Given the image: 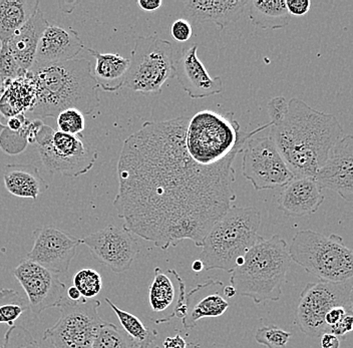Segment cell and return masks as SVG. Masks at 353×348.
<instances>
[{
	"instance_id": "1",
	"label": "cell",
	"mask_w": 353,
	"mask_h": 348,
	"mask_svg": "<svg viewBox=\"0 0 353 348\" xmlns=\"http://www.w3.org/2000/svg\"><path fill=\"white\" fill-rule=\"evenodd\" d=\"M189 116L145 122L128 136L118 163L114 206L132 234L167 250L184 240L202 247L236 200L233 164L242 149L202 166L185 145Z\"/></svg>"
},
{
	"instance_id": "2",
	"label": "cell",
	"mask_w": 353,
	"mask_h": 348,
	"mask_svg": "<svg viewBox=\"0 0 353 348\" xmlns=\"http://www.w3.org/2000/svg\"><path fill=\"white\" fill-rule=\"evenodd\" d=\"M270 136L294 177L314 178L344 136L336 116L317 111L300 99L269 101Z\"/></svg>"
},
{
	"instance_id": "3",
	"label": "cell",
	"mask_w": 353,
	"mask_h": 348,
	"mask_svg": "<svg viewBox=\"0 0 353 348\" xmlns=\"http://www.w3.org/2000/svg\"><path fill=\"white\" fill-rule=\"evenodd\" d=\"M30 72L37 87V100L28 112L33 116L57 118L68 109L79 110L88 116L99 107V88L88 59L33 65Z\"/></svg>"
},
{
	"instance_id": "4",
	"label": "cell",
	"mask_w": 353,
	"mask_h": 348,
	"mask_svg": "<svg viewBox=\"0 0 353 348\" xmlns=\"http://www.w3.org/2000/svg\"><path fill=\"white\" fill-rule=\"evenodd\" d=\"M290 264L285 240L279 235L262 238L245 254L244 263L231 273V285L257 305L280 300Z\"/></svg>"
},
{
	"instance_id": "5",
	"label": "cell",
	"mask_w": 353,
	"mask_h": 348,
	"mask_svg": "<svg viewBox=\"0 0 353 348\" xmlns=\"http://www.w3.org/2000/svg\"><path fill=\"white\" fill-rule=\"evenodd\" d=\"M261 213L254 207L232 206L205 237L201 261L204 269L232 273L236 262L262 237L258 234Z\"/></svg>"
},
{
	"instance_id": "6",
	"label": "cell",
	"mask_w": 353,
	"mask_h": 348,
	"mask_svg": "<svg viewBox=\"0 0 353 348\" xmlns=\"http://www.w3.org/2000/svg\"><path fill=\"white\" fill-rule=\"evenodd\" d=\"M270 127V123L244 133L232 112H199L190 118L185 133V145L190 157L202 166L222 162L235 150L242 149L250 136Z\"/></svg>"
},
{
	"instance_id": "7",
	"label": "cell",
	"mask_w": 353,
	"mask_h": 348,
	"mask_svg": "<svg viewBox=\"0 0 353 348\" xmlns=\"http://www.w3.org/2000/svg\"><path fill=\"white\" fill-rule=\"evenodd\" d=\"M288 252L291 261L319 280L339 283L352 279V250L339 235L299 231L293 237Z\"/></svg>"
},
{
	"instance_id": "8",
	"label": "cell",
	"mask_w": 353,
	"mask_h": 348,
	"mask_svg": "<svg viewBox=\"0 0 353 348\" xmlns=\"http://www.w3.org/2000/svg\"><path fill=\"white\" fill-rule=\"evenodd\" d=\"M123 87L143 94H160L165 81L175 76V50L156 35L134 41Z\"/></svg>"
},
{
	"instance_id": "9",
	"label": "cell",
	"mask_w": 353,
	"mask_h": 348,
	"mask_svg": "<svg viewBox=\"0 0 353 348\" xmlns=\"http://www.w3.org/2000/svg\"><path fill=\"white\" fill-rule=\"evenodd\" d=\"M34 145L46 169L65 177L85 175L98 158V153L90 149L83 136L54 131L46 124L37 132Z\"/></svg>"
},
{
	"instance_id": "10",
	"label": "cell",
	"mask_w": 353,
	"mask_h": 348,
	"mask_svg": "<svg viewBox=\"0 0 353 348\" xmlns=\"http://www.w3.org/2000/svg\"><path fill=\"white\" fill-rule=\"evenodd\" d=\"M98 299L68 298L59 306L61 316L52 327L44 330L43 339L54 348H92L99 328L105 323L99 314Z\"/></svg>"
},
{
	"instance_id": "11",
	"label": "cell",
	"mask_w": 353,
	"mask_h": 348,
	"mask_svg": "<svg viewBox=\"0 0 353 348\" xmlns=\"http://www.w3.org/2000/svg\"><path fill=\"white\" fill-rule=\"evenodd\" d=\"M352 280L310 282L301 292L295 311L294 325L310 337H320L328 331L325 316L336 306L352 308Z\"/></svg>"
},
{
	"instance_id": "12",
	"label": "cell",
	"mask_w": 353,
	"mask_h": 348,
	"mask_svg": "<svg viewBox=\"0 0 353 348\" xmlns=\"http://www.w3.org/2000/svg\"><path fill=\"white\" fill-rule=\"evenodd\" d=\"M242 153L243 176L257 192L281 189L294 178L269 136H250Z\"/></svg>"
},
{
	"instance_id": "13",
	"label": "cell",
	"mask_w": 353,
	"mask_h": 348,
	"mask_svg": "<svg viewBox=\"0 0 353 348\" xmlns=\"http://www.w3.org/2000/svg\"><path fill=\"white\" fill-rule=\"evenodd\" d=\"M97 261L112 272L123 273L132 267L140 252L136 238L125 227L108 225L81 239Z\"/></svg>"
},
{
	"instance_id": "14",
	"label": "cell",
	"mask_w": 353,
	"mask_h": 348,
	"mask_svg": "<svg viewBox=\"0 0 353 348\" xmlns=\"http://www.w3.org/2000/svg\"><path fill=\"white\" fill-rule=\"evenodd\" d=\"M13 276L26 291L30 309L34 314L59 307L65 300V284L61 281L59 275L30 260L21 262L13 269Z\"/></svg>"
},
{
	"instance_id": "15",
	"label": "cell",
	"mask_w": 353,
	"mask_h": 348,
	"mask_svg": "<svg viewBox=\"0 0 353 348\" xmlns=\"http://www.w3.org/2000/svg\"><path fill=\"white\" fill-rule=\"evenodd\" d=\"M32 249L26 259L43 266L57 274H65L76 256L81 239L52 226H43L33 231Z\"/></svg>"
},
{
	"instance_id": "16",
	"label": "cell",
	"mask_w": 353,
	"mask_h": 348,
	"mask_svg": "<svg viewBox=\"0 0 353 348\" xmlns=\"http://www.w3.org/2000/svg\"><path fill=\"white\" fill-rule=\"evenodd\" d=\"M186 284L176 270L154 268V278L149 288L152 320L156 325L168 323L186 315Z\"/></svg>"
},
{
	"instance_id": "17",
	"label": "cell",
	"mask_w": 353,
	"mask_h": 348,
	"mask_svg": "<svg viewBox=\"0 0 353 348\" xmlns=\"http://www.w3.org/2000/svg\"><path fill=\"white\" fill-rule=\"evenodd\" d=\"M320 188L334 191L347 203L353 201V136L344 135L331 150L315 175Z\"/></svg>"
},
{
	"instance_id": "18",
	"label": "cell",
	"mask_w": 353,
	"mask_h": 348,
	"mask_svg": "<svg viewBox=\"0 0 353 348\" xmlns=\"http://www.w3.org/2000/svg\"><path fill=\"white\" fill-rule=\"evenodd\" d=\"M174 68L176 81L193 100L208 98L223 92L221 76L212 78L199 59L197 43L183 50Z\"/></svg>"
},
{
	"instance_id": "19",
	"label": "cell",
	"mask_w": 353,
	"mask_h": 348,
	"mask_svg": "<svg viewBox=\"0 0 353 348\" xmlns=\"http://www.w3.org/2000/svg\"><path fill=\"white\" fill-rule=\"evenodd\" d=\"M222 281L208 279L186 295V315L182 319L186 329L196 327L203 318H214L225 314L229 303L224 296Z\"/></svg>"
},
{
	"instance_id": "20",
	"label": "cell",
	"mask_w": 353,
	"mask_h": 348,
	"mask_svg": "<svg viewBox=\"0 0 353 348\" xmlns=\"http://www.w3.org/2000/svg\"><path fill=\"white\" fill-rule=\"evenodd\" d=\"M85 48L77 32L70 26L48 24L37 46L34 65H46L76 59Z\"/></svg>"
},
{
	"instance_id": "21",
	"label": "cell",
	"mask_w": 353,
	"mask_h": 348,
	"mask_svg": "<svg viewBox=\"0 0 353 348\" xmlns=\"http://www.w3.org/2000/svg\"><path fill=\"white\" fill-rule=\"evenodd\" d=\"M324 201L322 189L314 178L294 177L282 187L277 198L280 210L287 217H307L316 213Z\"/></svg>"
},
{
	"instance_id": "22",
	"label": "cell",
	"mask_w": 353,
	"mask_h": 348,
	"mask_svg": "<svg viewBox=\"0 0 353 348\" xmlns=\"http://www.w3.org/2000/svg\"><path fill=\"white\" fill-rule=\"evenodd\" d=\"M248 4L249 0H187L182 14L190 23H212L222 32L239 21Z\"/></svg>"
},
{
	"instance_id": "23",
	"label": "cell",
	"mask_w": 353,
	"mask_h": 348,
	"mask_svg": "<svg viewBox=\"0 0 353 348\" xmlns=\"http://www.w3.org/2000/svg\"><path fill=\"white\" fill-rule=\"evenodd\" d=\"M43 12L37 10L32 19L8 39L6 45L22 72L32 70L41 35L48 26Z\"/></svg>"
},
{
	"instance_id": "24",
	"label": "cell",
	"mask_w": 353,
	"mask_h": 348,
	"mask_svg": "<svg viewBox=\"0 0 353 348\" xmlns=\"http://www.w3.org/2000/svg\"><path fill=\"white\" fill-rule=\"evenodd\" d=\"M3 180L11 195L33 201L50 188L39 170L30 164L8 165L4 168Z\"/></svg>"
},
{
	"instance_id": "25",
	"label": "cell",
	"mask_w": 353,
	"mask_h": 348,
	"mask_svg": "<svg viewBox=\"0 0 353 348\" xmlns=\"http://www.w3.org/2000/svg\"><path fill=\"white\" fill-rule=\"evenodd\" d=\"M35 100L37 87L32 72L28 70L4 88L0 96V114L8 119L26 114L32 109Z\"/></svg>"
},
{
	"instance_id": "26",
	"label": "cell",
	"mask_w": 353,
	"mask_h": 348,
	"mask_svg": "<svg viewBox=\"0 0 353 348\" xmlns=\"http://www.w3.org/2000/svg\"><path fill=\"white\" fill-rule=\"evenodd\" d=\"M96 59L94 76L99 90L114 92L123 87L125 74L130 65V59L119 54H101L90 48H85Z\"/></svg>"
},
{
	"instance_id": "27",
	"label": "cell",
	"mask_w": 353,
	"mask_h": 348,
	"mask_svg": "<svg viewBox=\"0 0 353 348\" xmlns=\"http://www.w3.org/2000/svg\"><path fill=\"white\" fill-rule=\"evenodd\" d=\"M37 0H0V43H8L39 10Z\"/></svg>"
},
{
	"instance_id": "28",
	"label": "cell",
	"mask_w": 353,
	"mask_h": 348,
	"mask_svg": "<svg viewBox=\"0 0 353 348\" xmlns=\"http://www.w3.org/2000/svg\"><path fill=\"white\" fill-rule=\"evenodd\" d=\"M248 6L249 19L260 30H280L290 23L285 0H252L249 1Z\"/></svg>"
},
{
	"instance_id": "29",
	"label": "cell",
	"mask_w": 353,
	"mask_h": 348,
	"mask_svg": "<svg viewBox=\"0 0 353 348\" xmlns=\"http://www.w3.org/2000/svg\"><path fill=\"white\" fill-rule=\"evenodd\" d=\"M105 303L109 304L110 307L114 310L125 336L129 339L132 347L136 348H148L151 347L159 336L158 331L152 328L147 327L141 319L134 316L130 312L125 311L119 308L116 304L112 303L109 298H105Z\"/></svg>"
},
{
	"instance_id": "30",
	"label": "cell",
	"mask_w": 353,
	"mask_h": 348,
	"mask_svg": "<svg viewBox=\"0 0 353 348\" xmlns=\"http://www.w3.org/2000/svg\"><path fill=\"white\" fill-rule=\"evenodd\" d=\"M28 309V299H24L19 293L10 288L0 290V323L14 325L15 321Z\"/></svg>"
},
{
	"instance_id": "31",
	"label": "cell",
	"mask_w": 353,
	"mask_h": 348,
	"mask_svg": "<svg viewBox=\"0 0 353 348\" xmlns=\"http://www.w3.org/2000/svg\"><path fill=\"white\" fill-rule=\"evenodd\" d=\"M74 286L85 299H94L103 290V278L98 271L83 268L74 276Z\"/></svg>"
},
{
	"instance_id": "32",
	"label": "cell",
	"mask_w": 353,
	"mask_h": 348,
	"mask_svg": "<svg viewBox=\"0 0 353 348\" xmlns=\"http://www.w3.org/2000/svg\"><path fill=\"white\" fill-rule=\"evenodd\" d=\"M92 348H132L127 336L112 323H105L99 328Z\"/></svg>"
},
{
	"instance_id": "33",
	"label": "cell",
	"mask_w": 353,
	"mask_h": 348,
	"mask_svg": "<svg viewBox=\"0 0 353 348\" xmlns=\"http://www.w3.org/2000/svg\"><path fill=\"white\" fill-rule=\"evenodd\" d=\"M30 121L26 120L21 131H10L4 127L0 133V149L8 155H19L28 146V133Z\"/></svg>"
},
{
	"instance_id": "34",
	"label": "cell",
	"mask_w": 353,
	"mask_h": 348,
	"mask_svg": "<svg viewBox=\"0 0 353 348\" xmlns=\"http://www.w3.org/2000/svg\"><path fill=\"white\" fill-rule=\"evenodd\" d=\"M57 125L61 133L83 136V132L85 130V116L77 109L65 110L57 114Z\"/></svg>"
},
{
	"instance_id": "35",
	"label": "cell",
	"mask_w": 353,
	"mask_h": 348,
	"mask_svg": "<svg viewBox=\"0 0 353 348\" xmlns=\"http://www.w3.org/2000/svg\"><path fill=\"white\" fill-rule=\"evenodd\" d=\"M26 74L22 72L17 65L14 57L10 54L8 46L6 43H1L0 48V90L3 92L4 88L8 87L11 81Z\"/></svg>"
},
{
	"instance_id": "36",
	"label": "cell",
	"mask_w": 353,
	"mask_h": 348,
	"mask_svg": "<svg viewBox=\"0 0 353 348\" xmlns=\"http://www.w3.org/2000/svg\"><path fill=\"white\" fill-rule=\"evenodd\" d=\"M0 348H41L32 332L21 325L10 326Z\"/></svg>"
},
{
	"instance_id": "37",
	"label": "cell",
	"mask_w": 353,
	"mask_h": 348,
	"mask_svg": "<svg viewBox=\"0 0 353 348\" xmlns=\"http://www.w3.org/2000/svg\"><path fill=\"white\" fill-rule=\"evenodd\" d=\"M290 337V332L274 325L258 328L255 334L256 341L268 348H285Z\"/></svg>"
},
{
	"instance_id": "38",
	"label": "cell",
	"mask_w": 353,
	"mask_h": 348,
	"mask_svg": "<svg viewBox=\"0 0 353 348\" xmlns=\"http://www.w3.org/2000/svg\"><path fill=\"white\" fill-rule=\"evenodd\" d=\"M171 34L175 41H179V43H186L193 34L192 24L184 19H176L172 24Z\"/></svg>"
},
{
	"instance_id": "39",
	"label": "cell",
	"mask_w": 353,
	"mask_h": 348,
	"mask_svg": "<svg viewBox=\"0 0 353 348\" xmlns=\"http://www.w3.org/2000/svg\"><path fill=\"white\" fill-rule=\"evenodd\" d=\"M286 8L290 17H303L311 8L310 0H285Z\"/></svg>"
},
{
	"instance_id": "40",
	"label": "cell",
	"mask_w": 353,
	"mask_h": 348,
	"mask_svg": "<svg viewBox=\"0 0 353 348\" xmlns=\"http://www.w3.org/2000/svg\"><path fill=\"white\" fill-rule=\"evenodd\" d=\"M353 328V314H350L345 315L341 321H339L337 325L330 326L328 328V331L330 334H334L339 338H344L346 334H350L352 331Z\"/></svg>"
},
{
	"instance_id": "41",
	"label": "cell",
	"mask_w": 353,
	"mask_h": 348,
	"mask_svg": "<svg viewBox=\"0 0 353 348\" xmlns=\"http://www.w3.org/2000/svg\"><path fill=\"white\" fill-rule=\"evenodd\" d=\"M350 314H353L352 308L344 307V306H336V307H333L332 309H331L330 311L326 314V325H327V327L330 328V326L337 325L339 321H341L342 319L345 317V315Z\"/></svg>"
},
{
	"instance_id": "42",
	"label": "cell",
	"mask_w": 353,
	"mask_h": 348,
	"mask_svg": "<svg viewBox=\"0 0 353 348\" xmlns=\"http://www.w3.org/2000/svg\"><path fill=\"white\" fill-rule=\"evenodd\" d=\"M341 347V338L330 334L325 332L320 336V348H339Z\"/></svg>"
},
{
	"instance_id": "43",
	"label": "cell",
	"mask_w": 353,
	"mask_h": 348,
	"mask_svg": "<svg viewBox=\"0 0 353 348\" xmlns=\"http://www.w3.org/2000/svg\"><path fill=\"white\" fill-rule=\"evenodd\" d=\"M26 120H28V118H26V114H19V116L8 119V124L6 127L10 129V131L19 132L26 124Z\"/></svg>"
},
{
	"instance_id": "44",
	"label": "cell",
	"mask_w": 353,
	"mask_h": 348,
	"mask_svg": "<svg viewBox=\"0 0 353 348\" xmlns=\"http://www.w3.org/2000/svg\"><path fill=\"white\" fill-rule=\"evenodd\" d=\"M138 6L145 12H156L163 6L162 0H139Z\"/></svg>"
},
{
	"instance_id": "45",
	"label": "cell",
	"mask_w": 353,
	"mask_h": 348,
	"mask_svg": "<svg viewBox=\"0 0 353 348\" xmlns=\"http://www.w3.org/2000/svg\"><path fill=\"white\" fill-rule=\"evenodd\" d=\"M187 343L181 336L167 337L164 341V348H186Z\"/></svg>"
},
{
	"instance_id": "46",
	"label": "cell",
	"mask_w": 353,
	"mask_h": 348,
	"mask_svg": "<svg viewBox=\"0 0 353 348\" xmlns=\"http://www.w3.org/2000/svg\"><path fill=\"white\" fill-rule=\"evenodd\" d=\"M65 297L68 299V300L74 301V303L83 298V297L81 296V293H79V290H77L74 285L66 288Z\"/></svg>"
},
{
	"instance_id": "47",
	"label": "cell",
	"mask_w": 353,
	"mask_h": 348,
	"mask_svg": "<svg viewBox=\"0 0 353 348\" xmlns=\"http://www.w3.org/2000/svg\"><path fill=\"white\" fill-rule=\"evenodd\" d=\"M223 292H224V296L228 297V298H233V297H235V295L237 294L235 288L232 285L225 286Z\"/></svg>"
},
{
	"instance_id": "48",
	"label": "cell",
	"mask_w": 353,
	"mask_h": 348,
	"mask_svg": "<svg viewBox=\"0 0 353 348\" xmlns=\"http://www.w3.org/2000/svg\"><path fill=\"white\" fill-rule=\"evenodd\" d=\"M192 269L195 271L196 273L201 272V271L204 269V264H203V262L201 261L200 259L196 260V261H194L193 264H192Z\"/></svg>"
},
{
	"instance_id": "49",
	"label": "cell",
	"mask_w": 353,
	"mask_h": 348,
	"mask_svg": "<svg viewBox=\"0 0 353 348\" xmlns=\"http://www.w3.org/2000/svg\"><path fill=\"white\" fill-rule=\"evenodd\" d=\"M1 120H2V116H1V114H0V133H1L2 130H3L4 127H6V125L2 124Z\"/></svg>"
},
{
	"instance_id": "50",
	"label": "cell",
	"mask_w": 353,
	"mask_h": 348,
	"mask_svg": "<svg viewBox=\"0 0 353 348\" xmlns=\"http://www.w3.org/2000/svg\"><path fill=\"white\" fill-rule=\"evenodd\" d=\"M2 92H2V90H0V96H2Z\"/></svg>"
},
{
	"instance_id": "51",
	"label": "cell",
	"mask_w": 353,
	"mask_h": 348,
	"mask_svg": "<svg viewBox=\"0 0 353 348\" xmlns=\"http://www.w3.org/2000/svg\"><path fill=\"white\" fill-rule=\"evenodd\" d=\"M0 48H1V43H0Z\"/></svg>"
},
{
	"instance_id": "52",
	"label": "cell",
	"mask_w": 353,
	"mask_h": 348,
	"mask_svg": "<svg viewBox=\"0 0 353 348\" xmlns=\"http://www.w3.org/2000/svg\"><path fill=\"white\" fill-rule=\"evenodd\" d=\"M154 348H161V347H154Z\"/></svg>"
}]
</instances>
